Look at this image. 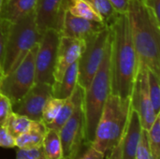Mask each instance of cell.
Masks as SVG:
<instances>
[{
    "mask_svg": "<svg viewBox=\"0 0 160 159\" xmlns=\"http://www.w3.org/2000/svg\"><path fill=\"white\" fill-rule=\"evenodd\" d=\"M111 37V90L122 98H129L140 63L127 14H119L109 27Z\"/></svg>",
    "mask_w": 160,
    "mask_h": 159,
    "instance_id": "cell-1",
    "label": "cell"
},
{
    "mask_svg": "<svg viewBox=\"0 0 160 159\" xmlns=\"http://www.w3.org/2000/svg\"><path fill=\"white\" fill-rule=\"evenodd\" d=\"M127 16L140 67L160 76V20L143 0H129Z\"/></svg>",
    "mask_w": 160,
    "mask_h": 159,
    "instance_id": "cell-2",
    "label": "cell"
},
{
    "mask_svg": "<svg viewBox=\"0 0 160 159\" xmlns=\"http://www.w3.org/2000/svg\"><path fill=\"white\" fill-rule=\"evenodd\" d=\"M111 37L98 70L83 91L84 114V145H91L98 120L101 116L105 103L112 94L111 90Z\"/></svg>",
    "mask_w": 160,
    "mask_h": 159,
    "instance_id": "cell-3",
    "label": "cell"
},
{
    "mask_svg": "<svg viewBox=\"0 0 160 159\" xmlns=\"http://www.w3.org/2000/svg\"><path fill=\"white\" fill-rule=\"evenodd\" d=\"M130 109V98L111 94L98 120L91 145L105 155L110 152L124 137Z\"/></svg>",
    "mask_w": 160,
    "mask_h": 159,
    "instance_id": "cell-4",
    "label": "cell"
},
{
    "mask_svg": "<svg viewBox=\"0 0 160 159\" xmlns=\"http://www.w3.org/2000/svg\"><path fill=\"white\" fill-rule=\"evenodd\" d=\"M41 33L38 31L34 11L22 20L11 23L6 44L2 72H11L28 52L39 42Z\"/></svg>",
    "mask_w": 160,
    "mask_h": 159,
    "instance_id": "cell-5",
    "label": "cell"
},
{
    "mask_svg": "<svg viewBox=\"0 0 160 159\" xmlns=\"http://www.w3.org/2000/svg\"><path fill=\"white\" fill-rule=\"evenodd\" d=\"M83 89L77 84L72 97L74 100L73 112L59 130L63 157L75 159L84 146V114Z\"/></svg>",
    "mask_w": 160,
    "mask_h": 159,
    "instance_id": "cell-6",
    "label": "cell"
},
{
    "mask_svg": "<svg viewBox=\"0 0 160 159\" xmlns=\"http://www.w3.org/2000/svg\"><path fill=\"white\" fill-rule=\"evenodd\" d=\"M38 44L28 52L16 68L1 78L0 93L8 98L12 105L21 100L35 84V59Z\"/></svg>",
    "mask_w": 160,
    "mask_h": 159,
    "instance_id": "cell-7",
    "label": "cell"
},
{
    "mask_svg": "<svg viewBox=\"0 0 160 159\" xmlns=\"http://www.w3.org/2000/svg\"><path fill=\"white\" fill-rule=\"evenodd\" d=\"M109 38L110 28L106 27L84 40L82 54L78 60V84L83 90L99 68Z\"/></svg>",
    "mask_w": 160,
    "mask_h": 159,
    "instance_id": "cell-8",
    "label": "cell"
},
{
    "mask_svg": "<svg viewBox=\"0 0 160 159\" xmlns=\"http://www.w3.org/2000/svg\"><path fill=\"white\" fill-rule=\"evenodd\" d=\"M60 37V33L55 29H48L41 34L35 59V83L53 84V72Z\"/></svg>",
    "mask_w": 160,
    "mask_h": 159,
    "instance_id": "cell-9",
    "label": "cell"
},
{
    "mask_svg": "<svg viewBox=\"0 0 160 159\" xmlns=\"http://www.w3.org/2000/svg\"><path fill=\"white\" fill-rule=\"evenodd\" d=\"M129 98L131 109L138 112L142 128L149 130L158 115L154 111L149 95L147 68L142 67H139Z\"/></svg>",
    "mask_w": 160,
    "mask_h": 159,
    "instance_id": "cell-10",
    "label": "cell"
},
{
    "mask_svg": "<svg viewBox=\"0 0 160 159\" xmlns=\"http://www.w3.org/2000/svg\"><path fill=\"white\" fill-rule=\"evenodd\" d=\"M52 97V85L42 82L35 83L21 100L12 105V112L32 121H41L43 107Z\"/></svg>",
    "mask_w": 160,
    "mask_h": 159,
    "instance_id": "cell-11",
    "label": "cell"
},
{
    "mask_svg": "<svg viewBox=\"0 0 160 159\" xmlns=\"http://www.w3.org/2000/svg\"><path fill=\"white\" fill-rule=\"evenodd\" d=\"M68 0H38L34 10L38 31L42 34L48 29L60 31L61 22Z\"/></svg>",
    "mask_w": 160,
    "mask_h": 159,
    "instance_id": "cell-12",
    "label": "cell"
},
{
    "mask_svg": "<svg viewBox=\"0 0 160 159\" xmlns=\"http://www.w3.org/2000/svg\"><path fill=\"white\" fill-rule=\"evenodd\" d=\"M107 26L101 22L89 21L74 16L66 7L59 33L61 36L78 38L84 41L90 36L103 30Z\"/></svg>",
    "mask_w": 160,
    "mask_h": 159,
    "instance_id": "cell-13",
    "label": "cell"
},
{
    "mask_svg": "<svg viewBox=\"0 0 160 159\" xmlns=\"http://www.w3.org/2000/svg\"><path fill=\"white\" fill-rule=\"evenodd\" d=\"M83 46H84L83 40L69 37H64V36L60 37L54 72H53L54 82H59L63 77L65 71L72 64H74L79 60Z\"/></svg>",
    "mask_w": 160,
    "mask_h": 159,
    "instance_id": "cell-14",
    "label": "cell"
},
{
    "mask_svg": "<svg viewBox=\"0 0 160 159\" xmlns=\"http://www.w3.org/2000/svg\"><path fill=\"white\" fill-rule=\"evenodd\" d=\"M142 127L136 111L130 109L126 131L123 137V159H135L136 151L141 141Z\"/></svg>",
    "mask_w": 160,
    "mask_h": 159,
    "instance_id": "cell-15",
    "label": "cell"
},
{
    "mask_svg": "<svg viewBox=\"0 0 160 159\" xmlns=\"http://www.w3.org/2000/svg\"><path fill=\"white\" fill-rule=\"evenodd\" d=\"M38 0H3L0 18L14 23L35 10Z\"/></svg>",
    "mask_w": 160,
    "mask_h": 159,
    "instance_id": "cell-16",
    "label": "cell"
},
{
    "mask_svg": "<svg viewBox=\"0 0 160 159\" xmlns=\"http://www.w3.org/2000/svg\"><path fill=\"white\" fill-rule=\"evenodd\" d=\"M48 128L42 121H33L29 129L15 139L18 149H34L42 146L43 138Z\"/></svg>",
    "mask_w": 160,
    "mask_h": 159,
    "instance_id": "cell-17",
    "label": "cell"
},
{
    "mask_svg": "<svg viewBox=\"0 0 160 159\" xmlns=\"http://www.w3.org/2000/svg\"><path fill=\"white\" fill-rule=\"evenodd\" d=\"M78 61L72 64L64 73L61 80L52 84V97L66 99L69 97L78 84Z\"/></svg>",
    "mask_w": 160,
    "mask_h": 159,
    "instance_id": "cell-18",
    "label": "cell"
},
{
    "mask_svg": "<svg viewBox=\"0 0 160 159\" xmlns=\"http://www.w3.org/2000/svg\"><path fill=\"white\" fill-rule=\"evenodd\" d=\"M41 147L47 159H59L63 157L59 131L57 130L48 128L43 138Z\"/></svg>",
    "mask_w": 160,
    "mask_h": 159,
    "instance_id": "cell-19",
    "label": "cell"
},
{
    "mask_svg": "<svg viewBox=\"0 0 160 159\" xmlns=\"http://www.w3.org/2000/svg\"><path fill=\"white\" fill-rule=\"evenodd\" d=\"M67 9L74 16L83 18L89 21L102 22L99 15L86 0H68Z\"/></svg>",
    "mask_w": 160,
    "mask_h": 159,
    "instance_id": "cell-20",
    "label": "cell"
},
{
    "mask_svg": "<svg viewBox=\"0 0 160 159\" xmlns=\"http://www.w3.org/2000/svg\"><path fill=\"white\" fill-rule=\"evenodd\" d=\"M86 1L92 6V7L99 15L102 22L107 27H110L119 15V13H117V11L114 9V7H112V5L109 0H86Z\"/></svg>",
    "mask_w": 160,
    "mask_h": 159,
    "instance_id": "cell-21",
    "label": "cell"
},
{
    "mask_svg": "<svg viewBox=\"0 0 160 159\" xmlns=\"http://www.w3.org/2000/svg\"><path fill=\"white\" fill-rule=\"evenodd\" d=\"M32 122L33 121L30 120L29 118L18 114L14 112H11L6 123L3 126L16 139L17 137L21 136L22 134H23L29 129V127L32 125Z\"/></svg>",
    "mask_w": 160,
    "mask_h": 159,
    "instance_id": "cell-22",
    "label": "cell"
},
{
    "mask_svg": "<svg viewBox=\"0 0 160 159\" xmlns=\"http://www.w3.org/2000/svg\"><path fill=\"white\" fill-rule=\"evenodd\" d=\"M148 89L151 102L157 115L160 114V76L147 69Z\"/></svg>",
    "mask_w": 160,
    "mask_h": 159,
    "instance_id": "cell-23",
    "label": "cell"
},
{
    "mask_svg": "<svg viewBox=\"0 0 160 159\" xmlns=\"http://www.w3.org/2000/svg\"><path fill=\"white\" fill-rule=\"evenodd\" d=\"M65 102V99L57 98L54 97H52L44 105L41 114V121L46 125H50L54 121L56 116L58 115L60 109L62 108L63 104Z\"/></svg>",
    "mask_w": 160,
    "mask_h": 159,
    "instance_id": "cell-24",
    "label": "cell"
},
{
    "mask_svg": "<svg viewBox=\"0 0 160 159\" xmlns=\"http://www.w3.org/2000/svg\"><path fill=\"white\" fill-rule=\"evenodd\" d=\"M73 109H74V100H73V97L71 95L69 97L65 99V102H64L62 108L60 109L58 115L56 116V118L54 119V121L52 123L46 126L47 128H51V129L59 131L60 128L64 126V124L68 121V119L72 114Z\"/></svg>",
    "mask_w": 160,
    "mask_h": 159,
    "instance_id": "cell-25",
    "label": "cell"
},
{
    "mask_svg": "<svg viewBox=\"0 0 160 159\" xmlns=\"http://www.w3.org/2000/svg\"><path fill=\"white\" fill-rule=\"evenodd\" d=\"M10 25L11 23L9 22L0 18V69H2V63L4 59L6 44H7Z\"/></svg>",
    "mask_w": 160,
    "mask_h": 159,
    "instance_id": "cell-26",
    "label": "cell"
},
{
    "mask_svg": "<svg viewBox=\"0 0 160 159\" xmlns=\"http://www.w3.org/2000/svg\"><path fill=\"white\" fill-rule=\"evenodd\" d=\"M16 159H47L44 156L42 147L34 149H18Z\"/></svg>",
    "mask_w": 160,
    "mask_h": 159,
    "instance_id": "cell-27",
    "label": "cell"
},
{
    "mask_svg": "<svg viewBox=\"0 0 160 159\" xmlns=\"http://www.w3.org/2000/svg\"><path fill=\"white\" fill-rule=\"evenodd\" d=\"M12 112V104L10 100L0 93V126H3L10 112Z\"/></svg>",
    "mask_w": 160,
    "mask_h": 159,
    "instance_id": "cell-28",
    "label": "cell"
},
{
    "mask_svg": "<svg viewBox=\"0 0 160 159\" xmlns=\"http://www.w3.org/2000/svg\"><path fill=\"white\" fill-rule=\"evenodd\" d=\"M0 147L3 148H15V138L8 131L4 126H0Z\"/></svg>",
    "mask_w": 160,
    "mask_h": 159,
    "instance_id": "cell-29",
    "label": "cell"
},
{
    "mask_svg": "<svg viewBox=\"0 0 160 159\" xmlns=\"http://www.w3.org/2000/svg\"><path fill=\"white\" fill-rule=\"evenodd\" d=\"M84 151L77 156L75 159H104L105 154L97 150L92 145H84Z\"/></svg>",
    "mask_w": 160,
    "mask_h": 159,
    "instance_id": "cell-30",
    "label": "cell"
},
{
    "mask_svg": "<svg viewBox=\"0 0 160 159\" xmlns=\"http://www.w3.org/2000/svg\"><path fill=\"white\" fill-rule=\"evenodd\" d=\"M106 155L107 159H123V139Z\"/></svg>",
    "mask_w": 160,
    "mask_h": 159,
    "instance_id": "cell-31",
    "label": "cell"
},
{
    "mask_svg": "<svg viewBox=\"0 0 160 159\" xmlns=\"http://www.w3.org/2000/svg\"><path fill=\"white\" fill-rule=\"evenodd\" d=\"M119 14H127L129 0H109Z\"/></svg>",
    "mask_w": 160,
    "mask_h": 159,
    "instance_id": "cell-32",
    "label": "cell"
},
{
    "mask_svg": "<svg viewBox=\"0 0 160 159\" xmlns=\"http://www.w3.org/2000/svg\"><path fill=\"white\" fill-rule=\"evenodd\" d=\"M145 5L152 10V12L155 14V16L160 20L159 16V4L160 0H143Z\"/></svg>",
    "mask_w": 160,
    "mask_h": 159,
    "instance_id": "cell-33",
    "label": "cell"
},
{
    "mask_svg": "<svg viewBox=\"0 0 160 159\" xmlns=\"http://www.w3.org/2000/svg\"><path fill=\"white\" fill-rule=\"evenodd\" d=\"M2 76H3V72H2V69H0V81H1Z\"/></svg>",
    "mask_w": 160,
    "mask_h": 159,
    "instance_id": "cell-34",
    "label": "cell"
},
{
    "mask_svg": "<svg viewBox=\"0 0 160 159\" xmlns=\"http://www.w3.org/2000/svg\"><path fill=\"white\" fill-rule=\"evenodd\" d=\"M2 4H3V0H0V11H1V7H2Z\"/></svg>",
    "mask_w": 160,
    "mask_h": 159,
    "instance_id": "cell-35",
    "label": "cell"
},
{
    "mask_svg": "<svg viewBox=\"0 0 160 159\" xmlns=\"http://www.w3.org/2000/svg\"><path fill=\"white\" fill-rule=\"evenodd\" d=\"M59 159H66L65 157H61V158H59Z\"/></svg>",
    "mask_w": 160,
    "mask_h": 159,
    "instance_id": "cell-36",
    "label": "cell"
}]
</instances>
